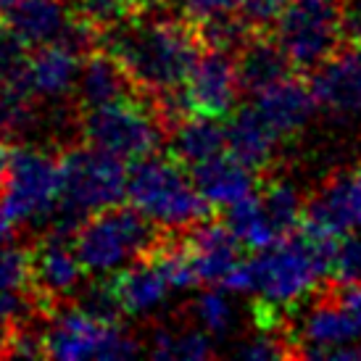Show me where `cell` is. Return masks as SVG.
<instances>
[{
    "label": "cell",
    "instance_id": "obj_1",
    "mask_svg": "<svg viewBox=\"0 0 361 361\" xmlns=\"http://www.w3.org/2000/svg\"><path fill=\"white\" fill-rule=\"evenodd\" d=\"M98 48L119 61L145 101L182 87L206 51L190 19L142 16L103 30Z\"/></svg>",
    "mask_w": 361,
    "mask_h": 361
},
{
    "label": "cell",
    "instance_id": "obj_2",
    "mask_svg": "<svg viewBox=\"0 0 361 361\" xmlns=\"http://www.w3.org/2000/svg\"><path fill=\"white\" fill-rule=\"evenodd\" d=\"M130 171L124 161L95 145H74L61 153V198L48 219V235L74 240L82 221L95 211L124 201Z\"/></svg>",
    "mask_w": 361,
    "mask_h": 361
},
{
    "label": "cell",
    "instance_id": "obj_3",
    "mask_svg": "<svg viewBox=\"0 0 361 361\" xmlns=\"http://www.w3.org/2000/svg\"><path fill=\"white\" fill-rule=\"evenodd\" d=\"M127 198L137 211H142L159 227H192L209 219L211 203L195 188L192 174L185 171V164L166 156H145L135 161L127 182Z\"/></svg>",
    "mask_w": 361,
    "mask_h": 361
},
{
    "label": "cell",
    "instance_id": "obj_4",
    "mask_svg": "<svg viewBox=\"0 0 361 361\" xmlns=\"http://www.w3.org/2000/svg\"><path fill=\"white\" fill-rule=\"evenodd\" d=\"M156 221L135 206H109L82 221L74 235V251L90 274H106L142 259L161 238Z\"/></svg>",
    "mask_w": 361,
    "mask_h": 361
},
{
    "label": "cell",
    "instance_id": "obj_5",
    "mask_svg": "<svg viewBox=\"0 0 361 361\" xmlns=\"http://www.w3.org/2000/svg\"><path fill=\"white\" fill-rule=\"evenodd\" d=\"M80 135L121 161H140L153 156L169 132L145 98H127L119 103L87 109L80 119Z\"/></svg>",
    "mask_w": 361,
    "mask_h": 361
},
{
    "label": "cell",
    "instance_id": "obj_6",
    "mask_svg": "<svg viewBox=\"0 0 361 361\" xmlns=\"http://www.w3.org/2000/svg\"><path fill=\"white\" fill-rule=\"evenodd\" d=\"M274 37L293 69L311 74L341 53V0H288L274 21Z\"/></svg>",
    "mask_w": 361,
    "mask_h": 361
},
{
    "label": "cell",
    "instance_id": "obj_7",
    "mask_svg": "<svg viewBox=\"0 0 361 361\" xmlns=\"http://www.w3.org/2000/svg\"><path fill=\"white\" fill-rule=\"evenodd\" d=\"M61 198V153L40 148L11 151L8 182L0 195V211L16 224L48 221Z\"/></svg>",
    "mask_w": 361,
    "mask_h": 361
},
{
    "label": "cell",
    "instance_id": "obj_8",
    "mask_svg": "<svg viewBox=\"0 0 361 361\" xmlns=\"http://www.w3.org/2000/svg\"><path fill=\"white\" fill-rule=\"evenodd\" d=\"M119 324H106L90 317L77 303H61L45 322V351L48 359L82 361L109 359L111 338Z\"/></svg>",
    "mask_w": 361,
    "mask_h": 361
},
{
    "label": "cell",
    "instance_id": "obj_9",
    "mask_svg": "<svg viewBox=\"0 0 361 361\" xmlns=\"http://www.w3.org/2000/svg\"><path fill=\"white\" fill-rule=\"evenodd\" d=\"M80 256L74 251V240L45 235L42 243L32 248V280L30 288L37 295L40 306L51 317L61 303L77 295V288L85 274Z\"/></svg>",
    "mask_w": 361,
    "mask_h": 361
},
{
    "label": "cell",
    "instance_id": "obj_10",
    "mask_svg": "<svg viewBox=\"0 0 361 361\" xmlns=\"http://www.w3.org/2000/svg\"><path fill=\"white\" fill-rule=\"evenodd\" d=\"M188 106L192 116H211L221 119L227 116L240 95V80H238V61L232 53L224 51H206L190 71L188 82L182 85Z\"/></svg>",
    "mask_w": 361,
    "mask_h": 361
},
{
    "label": "cell",
    "instance_id": "obj_11",
    "mask_svg": "<svg viewBox=\"0 0 361 361\" xmlns=\"http://www.w3.org/2000/svg\"><path fill=\"white\" fill-rule=\"evenodd\" d=\"M361 214V161L351 169L332 171L319 190L306 201L303 227L330 235H343L359 221Z\"/></svg>",
    "mask_w": 361,
    "mask_h": 361
},
{
    "label": "cell",
    "instance_id": "obj_12",
    "mask_svg": "<svg viewBox=\"0 0 361 361\" xmlns=\"http://www.w3.org/2000/svg\"><path fill=\"white\" fill-rule=\"evenodd\" d=\"M319 109L335 116H361V51L343 48L309 74Z\"/></svg>",
    "mask_w": 361,
    "mask_h": 361
},
{
    "label": "cell",
    "instance_id": "obj_13",
    "mask_svg": "<svg viewBox=\"0 0 361 361\" xmlns=\"http://www.w3.org/2000/svg\"><path fill=\"white\" fill-rule=\"evenodd\" d=\"M253 106L261 114V119L267 121L282 140H288L293 135H298L314 119V114L319 109V101L311 90V85H306L303 80L290 74L282 82L259 92Z\"/></svg>",
    "mask_w": 361,
    "mask_h": 361
},
{
    "label": "cell",
    "instance_id": "obj_14",
    "mask_svg": "<svg viewBox=\"0 0 361 361\" xmlns=\"http://www.w3.org/2000/svg\"><path fill=\"white\" fill-rule=\"evenodd\" d=\"M106 282H109V288L116 295L124 317L151 314L153 309H159L164 298H166V293L171 290L169 280L164 277L159 264L148 259V256L116 269Z\"/></svg>",
    "mask_w": 361,
    "mask_h": 361
},
{
    "label": "cell",
    "instance_id": "obj_15",
    "mask_svg": "<svg viewBox=\"0 0 361 361\" xmlns=\"http://www.w3.org/2000/svg\"><path fill=\"white\" fill-rule=\"evenodd\" d=\"M77 95H80L85 111L127 101V98H140V92L135 87V82L130 80V74L124 71V66L103 48H95L82 61Z\"/></svg>",
    "mask_w": 361,
    "mask_h": 361
},
{
    "label": "cell",
    "instance_id": "obj_16",
    "mask_svg": "<svg viewBox=\"0 0 361 361\" xmlns=\"http://www.w3.org/2000/svg\"><path fill=\"white\" fill-rule=\"evenodd\" d=\"M188 238H190L192 253H195L201 285H221L227 271L240 261L243 243L232 235L224 219L219 221L214 216L188 227Z\"/></svg>",
    "mask_w": 361,
    "mask_h": 361
},
{
    "label": "cell",
    "instance_id": "obj_17",
    "mask_svg": "<svg viewBox=\"0 0 361 361\" xmlns=\"http://www.w3.org/2000/svg\"><path fill=\"white\" fill-rule=\"evenodd\" d=\"M235 61H238L240 90L251 92V95H259L295 71L290 59L285 56L282 45L274 37V30H264L259 35H253L251 42L235 56Z\"/></svg>",
    "mask_w": 361,
    "mask_h": 361
},
{
    "label": "cell",
    "instance_id": "obj_18",
    "mask_svg": "<svg viewBox=\"0 0 361 361\" xmlns=\"http://www.w3.org/2000/svg\"><path fill=\"white\" fill-rule=\"evenodd\" d=\"M280 142L282 137L261 119L256 106L238 111L232 116L230 127H227V148H230V153L256 174L269 171V166L277 159Z\"/></svg>",
    "mask_w": 361,
    "mask_h": 361
},
{
    "label": "cell",
    "instance_id": "obj_19",
    "mask_svg": "<svg viewBox=\"0 0 361 361\" xmlns=\"http://www.w3.org/2000/svg\"><path fill=\"white\" fill-rule=\"evenodd\" d=\"M82 56L74 51L63 48V45H37V51H32L30 71H27V82L35 98L42 101H59L66 98L80 80Z\"/></svg>",
    "mask_w": 361,
    "mask_h": 361
},
{
    "label": "cell",
    "instance_id": "obj_20",
    "mask_svg": "<svg viewBox=\"0 0 361 361\" xmlns=\"http://www.w3.org/2000/svg\"><path fill=\"white\" fill-rule=\"evenodd\" d=\"M192 182L211 206H230L256 190V171L235 156H214L190 166Z\"/></svg>",
    "mask_w": 361,
    "mask_h": 361
},
{
    "label": "cell",
    "instance_id": "obj_21",
    "mask_svg": "<svg viewBox=\"0 0 361 361\" xmlns=\"http://www.w3.org/2000/svg\"><path fill=\"white\" fill-rule=\"evenodd\" d=\"M361 330L353 322V317L343 309L341 303H335L322 290L314 309L306 314L301 324V341H298V353L306 348H332V345H345V343H359Z\"/></svg>",
    "mask_w": 361,
    "mask_h": 361
},
{
    "label": "cell",
    "instance_id": "obj_22",
    "mask_svg": "<svg viewBox=\"0 0 361 361\" xmlns=\"http://www.w3.org/2000/svg\"><path fill=\"white\" fill-rule=\"evenodd\" d=\"M74 19V8L61 0H19L6 16V24L16 30L30 45H51Z\"/></svg>",
    "mask_w": 361,
    "mask_h": 361
},
{
    "label": "cell",
    "instance_id": "obj_23",
    "mask_svg": "<svg viewBox=\"0 0 361 361\" xmlns=\"http://www.w3.org/2000/svg\"><path fill=\"white\" fill-rule=\"evenodd\" d=\"M227 148V130L219 119L211 116H188L169 132V153L185 166L201 164L219 156Z\"/></svg>",
    "mask_w": 361,
    "mask_h": 361
},
{
    "label": "cell",
    "instance_id": "obj_24",
    "mask_svg": "<svg viewBox=\"0 0 361 361\" xmlns=\"http://www.w3.org/2000/svg\"><path fill=\"white\" fill-rule=\"evenodd\" d=\"M145 353L153 359H180V361H203L216 356L214 335L203 327H166L161 324L151 332Z\"/></svg>",
    "mask_w": 361,
    "mask_h": 361
},
{
    "label": "cell",
    "instance_id": "obj_25",
    "mask_svg": "<svg viewBox=\"0 0 361 361\" xmlns=\"http://www.w3.org/2000/svg\"><path fill=\"white\" fill-rule=\"evenodd\" d=\"M224 224L232 230V235L251 251H267L274 243L282 240V235L274 227L271 221L267 219L264 214V206H261L259 192L253 190L248 192L240 201L224 206Z\"/></svg>",
    "mask_w": 361,
    "mask_h": 361
},
{
    "label": "cell",
    "instance_id": "obj_26",
    "mask_svg": "<svg viewBox=\"0 0 361 361\" xmlns=\"http://www.w3.org/2000/svg\"><path fill=\"white\" fill-rule=\"evenodd\" d=\"M261 206L267 219L271 221V227L280 232L282 238H288L290 232L301 230L303 211H306V201L298 192V188L288 180H269L264 182V188L259 190Z\"/></svg>",
    "mask_w": 361,
    "mask_h": 361
},
{
    "label": "cell",
    "instance_id": "obj_27",
    "mask_svg": "<svg viewBox=\"0 0 361 361\" xmlns=\"http://www.w3.org/2000/svg\"><path fill=\"white\" fill-rule=\"evenodd\" d=\"M188 314H190L192 324L203 327L206 332H211L214 338L219 335H227L235 324V306L232 301L224 295V288H209L203 290L195 301L188 306Z\"/></svg>",
    "mask_w": 361,
    "mask_h": 361
},
{
    "label": "cell",
    "instance_id": "obj_28",
    "mask_svg": "<svg viewBox=\"0 0 361 361\" xmlns=\"http://www.w3.org/2000/svg\"><path fill=\"white\" fill-rule=\"evenodd\" d=\"M32 45L8 24H0V82L6 85H21L30 90L27 71H30Z\"/></svg>",
    "mask_w": 361,
    "mask_h": 361
},
{
    "label": "cell",
    "instance_id": "obj_29",
    "mask_svg": "<svg viewBox=\"0 0 361 361\" xmlns=\"http://www.w3.org/2000/svg\"><path fill=\"white\" fill-rule=\"evenodd\" d=\"M32 280V248L11 243L0 251V290L30 288Z\"/></svg>",
    "mask_w": 361,
    "mask_h": 361
},
{
    "label": "cell",
    "instance_id": "obj_30",
    "mask_svg": "<svg viewBox=\"0 0 361 361\" xmlns=\"http://www.w3.org/2000/svg\"><path fill=\"white\" fill-rule=\"evenodd\" d=\"M324 293L351 314L353 322L359 324V330H361V282H351V285H335V282H327V285H324Z\"/></svg>",
    "mask_w": 361,
    "mask_h": 361
},
{
    "label": "cell",
    "instance_id": "obj_31",
    "mask_svg": "<svg viewBox=\"0 0 361 361\" xmlns=\"http://www.w3.org/2000/svg\"><path fill=\"white\" fill-rule=\"evenodd\" d=\"M8 166H11L8 140H3V137H0V192L6 190V182H8Z\"/></svg>",
    "mask_w": 361,
    "mask_h": 361
},
{
    "label": "cell",
    "instance_id": "obj_32",
    "mask_svg": "<svg viewBox=\"0 0 361 361\" xmlns=\"http://www.w3.org/2000/svg\"><path fill=\"white\" fill-rule=\"evenodd\" d=\"M11 330H13V327H3V324H0V359H8Z\"/></svg>",
    "mask_w": 361,
    "mask_h": 361
},
{
    "label": "cell",
    "instance_id": "obj_33",
    "mask_svg": "<svg viewBox=\"0 0 361 361\" xmlns=\"http://www.w3.org/2000/svg\"><path fill=\"white\" fill-rule=\"evenodd\" d=\"M16 3H19V0H0V19H6Z\"/></svg>",
    "mask_w": 361,
    "mask_h": 361
},
{
    "label": "cell",
    "instance_id": "obj_34",
    "mask_svg": "<svg viewBox=\"0 0 361 361\" xmlns=\"http://www.w3.org/2000/svg\"><path fill=\"white\" fill-rule=\"evenodd\" d=\"M61 3H66V6H69V8H77V6H80L82 0H61Z\"/></svg>",
    "mask_w": 361,
    "mask_h": 361
},
{
    "label": "cell",
    "instance_id": "obj_35",
    "mask_svg": "<svg viewBox=\"0 0 361 361\" xmlns=\"http://www.w3.org/2000/svg\"><path fill=\"white\" fill-rule=\"evenodd\" d=\"M356 227H359V230H361V214H359V221H356Z\"/></svg>",
    "mask_w": 361,
    "mask_h": 361
},
{
    "label": "cell",
    "instance_id": "obj_36",
    "mask_svg": "<svg viewBox=\"0 0 361 361\" xmlns=\"http://www.w3.org/2000/svg\"><path fill=\"white\" fill-rule=\"evenodd\" d=\"M159 3H161V6H164V0H159Z\"/></svg>",
    "mask_w": 361,
    "mask_h": 361
}]
</instances>
